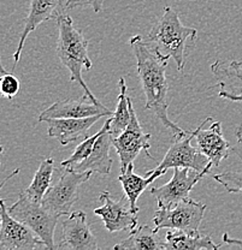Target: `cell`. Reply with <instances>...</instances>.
<instances>
[{"mask_svg": "<svg viewBox=\"0 0 242 250\" xmlns=\"http://www.w3.org/2000/svg\"><path fill=\"white\" fill-rule=\"evenodd\" d=\"M93 172H81L65 168L58 181L48 188L43 205L54 214L69 215L72 206L79 200V188L90 178Z\"/></svg>", "mask_w": 242, "mask_h": 250, "instance_id": "6", "label": "cell"}, {"mask_svg": "<svg viewBox=\"0 0 242 250\" xmlns=\"http://www.w3.org/2000/svg\"><path fill=\"white\" fill-rule=\"evenodd\" d=\"M113 112L105 107L103 104L97 105L89 99L87 94L79 99H64L58 100L39 114V122H46L53 118H86L92 116H112Z\"/></svg>", "mask_w": 242, "mask_h": 250, "instance_id": "13", "label": "cell"}, {"mask_svg": "<svg viewBox=\"0 0 242 250\" xmlns=\"http://www.w3.org/2000/svg\"><path fill=\"white\" fill-rule=\"evenodd\" d=\"M197 129L194 131L184 130L183 134L174 137L175 142L170 146L163 160L154 170L168 171L169 168H192L195 171H211L213 167L209 158L198 147L192 146V140L195 139Z\"/></svg>", "mask_w": 242, "mask_h": 250, "instance_id": "7", "label": "cell"}, {"mask_svg": "<svg viewBox=\"0 0 242 250\" xmlns=\"http://www.w3.org/2000/svg\"><path fill=\"white\" fill-rule=\"evenodd\" d=\"M136 70L146 96V109L152 111L174 137L183 134L184 130L169 118V83L165 70L169 59L141 35L130 39Z\"/></svg>", "mask_w": 242, "mask_h": 250, "instance_id": "1", "label": "cell"}, {"mask_svg": "<svg viewBox=\"0 0 242 250\" xmlns=\"http://www.w3.org/2000/svg\"><path fill=\"white\" fill-rule=\"evenodd\" d=\"M0 217H1V228H0L1 249L33 250L45 247L44 242L27 225L10 214L4 200H0Z\"/></svg>", "mask_w": 242, "mask_h": 250, "instance_id": "11", "label": "cell"}, {"mask_svg": "<svg viewBox=\"0 0 242 250\" xmlns=\"http://www.w3.org/2000/svg\"><path fill=\"white\" fill-rule=\"evenodd\" d=\"M210 171H195L192 168H174L173 178L161 187H153L151 194L155 197L158 208H169L189 197L193 188L207 176Z\"/></svg>", "mask_w": 242, "mask_h": 250, "instance_id": "9", "label": "cell"}, {"mask_svg": "<svg viewBox=\"0 0 242 250\" xmlns=\"http://www.w3.org/2000/svg\"><path fill=\"white\" fill-rule=\"evenodd\" d=\"M218 96H220V98H223V99H226V100L236 101V103H242V93L239 94V95H235V94L228 93V92H225V90H220V92L218 93Z\"/></svg>", "mask_w": 242, "mask_h": 250, "instance_id": "30", "label": "cell"}, {"mask_svg": "<svg viewBox=\"0 0 242 250\" xmlns=\"http://www.w3.org/2000/svg\"><path fill=\"white\" fill-rule=\"evenodd\" d=\"M64 14L63 0H30L29 14L24 21V28L21 33L20 42L14 53L15 66L20 62L21 54H22L23 46L28 35L33 33L41 23L49 20H57L58 16Z\"/></svg>", "mask_w": 242, "mask_h": 250, "instance_id": "15", "label": "cell"}, {"mask_svg": "<svg viewBox=\"0 0 242 250\" xmlns=\"http://www.w3.org/2000/svg\"><path fill=\"white\" fill-rule=\"evenodd\" d=\"M165 173L166 171L151 170L147 172V176L141 177L134 172V164H130L127 167L126 172H123L118 177V181L121 182L122 187H123L124 195L128 197L130 206H132L134 212H139V207H137L136 202L139 200L140 195L146 190V188Z\"/></svg>", "mask_w": 242, "mask_h": 250, "instance_id": "18", "label": "cell"}, {"mask_svg": "<svg viewBox=\"0 0 242 250\" xmlns=\"http://www.w3.org/2000/svg\"><path fill=\"white\" fill-rule=\"evenodd\" d=\"M105 0H63V9L64 11L66 10H72L75 7H83L90 6L94 12H100L103 9V5Z\"/></svg>", "mask_w": 242, "mask_h": 250, "instance_id": "27", "label": "cell"}, {"mask_svg": "<svg viewBox=\"0 0 242 250\" xmlns=\"http://www.w3.org/2000/svg\"><path fill=\"white\" fill-rule=\"evenodd\" d=\"M99 200L104 205L95 208L94 214L101 218L109 232L132 231L136 228L137 213L132 210L126 195L116 201L111 197L110 192L103 191L99 196Z\"/></svg>", "mask_w": 242, "mask_h": 250, "instance_id": "10", "label": "cell"}, {"mask_svg": "<svg viewBox=\"0 0 242 250\" xmlns=\"http://www.w3.org/2000/svg\"><path fill=\"white\" fill-rule=\"evenodd\" d=\"M58 25V42H57V54L63 65L70 71V81L77 82L89 96L90 100L97 105L100 101L90 92L82 77L83 70L89 71L92 69V61L88 56V40L83 35L82 30L76 29L70 16L62 14L57 18Z\"/></svg>", "mask_w": 242, "mask_h": 250, "instance_id": "3", "label": "cell"}, {"mask_svg": "<svg viewBox=\"0 0 242 250\" xmlns=\"http://www.w3.org/2000/svg\"><path fill=\"white\" fill-rule=\"evenodd\" d=\"M206 205L188 197L173 207L158 208L153 223L158 231L161 229L178 230L192 234H200L199 229L204 219Z\"/></svg>", "mask_w": 242, "mask_h": 250, "instance_id": "5", "label": "cell"}, {"mask_svg": "<svg viewBox=\"0 0 242 250\" xmlns=\"http://www.w3.org/2000/svg\"><path fill=\"white\" fill-rule=\"evenodd\" d=\"M104 116H92L86 118H53L47 119V134L59 141L62 146L70 145L87 137L88 131Z\"/></svg>", "mask_w": 242, "mask_h": 250, "instance_id": "16", "label": "cell"}, {"mask_svg": "<svg viewBox=\"0 0 242 250\" xmlns=\"http://www.w3.org/2000/svg\"><path fill=\"white\" fill-rule=\"evenodd\" d=\"M9 213L27 225L44 242L45 248L57 249L54 244V230L59 215L48 210L43 202L33 201L22 191L17 201L9 207Z\"/></svg>", "mask_w": 242, "mask_h": 250, "instance_id": "4", "label": "cell"}, {"mask_svg": "<svg viewBox=\"0 0 242 250\" xmlns=\"http://www.w3.org/2000/svg\"><path fill=\"white\" fill-rule=\"evenodd\" d=\"M116 250H164V241L158 237V230L148 225L135 228L126 239L113 247Z\"/></svg>", "mask_w": 242, "mask_h": 250, "instance_id": "20", "label": "cell"}, {"mask_svg": "<svg viewBox=\"0 0 242 250\" xmlns=\"http://www.w3.org/2000/svg\"><path fill=\"white\" fill-rule=\"evenodd\" d=\"M217 250L220 244H216L210 236L192 234L178 230L168 231L164 241V250Z\"/></svg>", "mask_w": 242, "mask_h": 250, "instance_id": "19", "label": "cell"}, {"mask_svg": "<svg viewBox=\"0 0 242 250\" xmlns=\"http://www.w3.org/2000/svg\"><path fill=\"white\" fill-rule=\"evenodd\" d=\"M112 146V135L110 129L104 131L93 147L92 153L87 159L75 166L71 170L81 172H93V173L109 174L112 168V159L110 158V148Z\"/></svg>", "mask_w": 242, "mask_h": 250, "instance_id": "17", "label": "cell"}, {"mask_svg": "<svg viewBox=\"0 0 242 250\" xmlns=\"http://www.w3.org/2000/svg\"><path fill=\"white\" fill-rule=\"evenodd\" d=\"M212 121L211 117H207L197 127L195 140L198 148L209 158L211 165L218 167L233 152V146L223 136L222 123Z\"/></svg>", "mask_w": 242, "mask_h": 250, "instance_id": "12", "label": "cell"}, {"mask_svg": "<svg viewBox=\"0 0 242 250\" xmlns=\"http://www.w3.org/2000/svg\"><path fill=\"white\" fill-rule=\"evenodd\" d=\"M111 122H112V117H111V118H109L108 121L105 122V124L103 125V127L99 130L97 134H94L93 136L86 137V139L83 140V142L81 143V145L77 146L76 148H75L74 153H72V154L70 155L69 158L65 159L64 161H62L61 167H63V168H74L75 166L79 165L80 163H82L85 159H87L88 156H89L90 153H92L93 147H94L97 140L101 136V134H103L104 131H106V130H109L111 127Z\"/></svg>", "mask_w": 242, "mask_h": 250, "instance_id": "24", "label": "cell"}, {"mask_svg": "<svg viewBox=\"0 0 242 250\" xmlns=\"http://www.w3.org/2000/svg\"><path fill=\"white\" fill-rule=\"evenodd\" d=\"M2 149H4V148H2V147H1V146H0V154H1V153H2ZM18 172H20V168H16V170H15L14 172H12V173H11V174H10V176H7V177H6V178H5V179H4V181H2V182H1V183H0V189H1V188H2V187H4V184H5V183H6V182H7V181H9V179H11V178H12V177H15V176H16V174L18 173ZM0 228H1V217H0Z\"/></svg>", "mask_w": 242, "mask_h": 250, "instance_id": "31", "label": "cell"}, {"mask_svg": "<svg viewBox=\"0 0 242 250\" xmlns=\"http://www.w3.org/2000/svg\"><path fill=\"white\" fill-rule=\"evenodd\" d=\"M211 71L217 78V85L220 89L235 95L242 93V64L240 62L216 61L211 65Z\"/></svg>", "mask_w": 242, "mask_h": 250, "instance_id": "21", "label": "cell"}, {"mask_svg": "<svg viewBox=\"0 0 242 250\" xmlns=\"http://www.w3.org/2000/svg\"><path fill=\"white\" fill-rule=\"evenodd\" d=\"M0 74L1 75L6 74V70H5L4 65H2V62H1V54H0Z\"/></svg>", "mask_w": 242, "mask_h": 250, "instance_id": "32", "label": "cell"}, {"mask_svg": "<svg viewBox=\"0 0 242 250\" xmlns=\"http://www.w3.org/2000/svg\"><path fill=\"white\" fill-rule=\"evenodd\" d=\"M212 178L222 184L224 189L230 194L242 192V172L241 171H226L213 174Z\"/></svg>", "mask_w": 242, "mask_h": 250, "instance_id": "25", "label": "cell"}, {"mask_svg": "<svg viewBox=\"0 0 242 250\" xmlns=\"http://www.w3.org/2000/svg\"><path fill=\"white\" fill-rule=\"evenodd\" d=\"M235 136H236V145L233 146V152L240 158L242 161V124L239 125L235 130Z\"/></svg>", "mask_w": 242, "mask_h": 250, "instance_id": "29", "label": "cell"}, {"mask_svg": "<svg viewBox=\"0 0 242 250\" xmlns=\"http://www.w3.org/2000/svg\"><path fill=\"white\" fill-rule=\"evenodd\" d=\"M54 172V160L52 158L45 159L41 161L38 171L35 172L32 183L24 190V194L30 200L36 202H43L44 196L47 192L48 188L51 187L52 176Z\"/></svg>", "mask_w": 242, "mask_h": 250, "instance_id": "22", "label": "cell"}, {"mask_svg": "<svg viewBox=\"0 0 242 250\" xmlns=\"http://www.w3.org/2000/svg\"><path fill=\"white\" fill-rule=\"evenodd\" d=\"M63 237L57 249L95 250L98 249V239L90 231L87 223V215L82 210H76L62 223Z\"/></svg>", "mask_w": 242, "mask_h": 250, "instance_id": "14", "label": "cell"}, {"mask_svg": "<svg viewBox=\"0 0 242 250\" xmlns=\"http://www.w3.org/2000/svg\"><path fill=\"white\" fill-rule=\"evenodd\" d=\"M229 248V249H239L242 250V239L233 238V237L229 236L228 233H223L222 237V243L220 244V248Z\"/></svg>", "mask_w": 242, "mask_h": 250, "instance_id": "28", "label": "cell"}, {"mask_svg": "<svg viewBox=\"0 0 242 250\" xmlns=\"http://www.w3.org/2000/svg\"><path fill=\"white\" fill-rule=\"evenodd\" d=\"M20 80L12 74H4L0 77V95L6 99H14L20 92Z\"/></svg>", "mask_w": 242, "mask_h": 250, "instance_id": "26", "label": "cell"}, {"mask_svg": "<svg viewBox=\"0 0 242 250\" xmlns=\"http://www.w3.org/2000/svg\"><path fill=\"white\" fill-rule=\"evenodd\" d=\"M118 87V100H117L116 112H113L112 114V122H111L110 127V132L112 136H118L119 134H122L130 122V98L128 96V88H127L126 81L123 77L119 78Z\"/></svg>", "mask_w": 242, "mask_h": 250, "instance_id": "23", "label": "cell"}, {"mask_svg": "<svg viewBox=\"0 0 242 250\" xmlns=\"http://www.w3.org/2000/svg\"><path fill=\"white\" fill-rule=\"evenodd\" d=\"M129 107L130 122L128 126L118 136H112V146L119 156V160H121V173L126 172L130 164L134 163V160L137 158L141 150H145L146 155L154 160V158L150 153L151 135L146 134L142 130L136 112L132 106V99L129 101Z\"/></svg>", "mask_w": 242, "mask_h": 250, "instance_id": "8", "label": "cell"}, {"mask_svg": "<svg viewBox=\"0 0 242 250\" xmlns=\"http://www.w3.org/2000/svg\"><path fill=\"white\" fill-rule=\"evenodd\" d=\"M197 39L198 30L184 27L177 11L170 6L164 7L163 15L147 36L148 42L152 43L164 57L175 61L178 71H183L187 51L195 45Z\"/></svg>", "mask_w": 242, "mask_h": 250, "instance_id": "2", "label": "cell"}]
</instances>
